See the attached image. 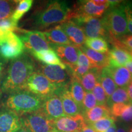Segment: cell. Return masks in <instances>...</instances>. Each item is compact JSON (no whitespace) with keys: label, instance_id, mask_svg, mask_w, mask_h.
Instances as JSON below:
<instances>
[{"label":"cell","instance_id":"16","mask_svg":"<svg viewBox=\"0 0 132 132\" xmlns=\"http://www.w3.org/2000/svg\"><path fill=\"white\" fill-rule=\"evenodd\" d=\"M61 27L72 45L77 47L84 45L86 37L80 26L72 21L67 20L61 23Z\"/></svg>","mask_w":132,"mask_h":132},{"label":"cell","instance_id":"25","mask_svg":"<svg viewBox=\"0 0 132 132\" xmlns=\"http://www.w3.org/2000/svg\"><path fill=\"white\" fill-rule=\"evenodd\" d=\"M99 82L105 90L107 97H110L113 94L114 92L118 88L115 82L112 79L111 75L109 73L107 67H104L101 69L99 77Z\"/></svg>","mask_w":132,"mask_h":132},{"label":"cell","instance_id":"8","mask_svg":"<svg viewBox=\"0 0 132 132\" xmlns=\"http://www.w3.org/2000/svg\"><path fill=\"white\" fill-rule=\"evenodd\" d=\"M23 127L30 132H53V120L50 119L41 109L21 117Z\"/></svg>","mask_w":132,"mask_h":132},{"label":"cell","instance_id":"5","mask_svg":"<svg viewBox=\"0 0 132 132\" xmlns=\"http://www.w3.org/2000/svg\"><path fill=\"white\" fill-rule=\"evenodd\" d=\"M24 47L19 36L8 32L0 37V58L14 60L24 54Z\"/></svg>","mask_w":132,"mask_h":132},{"label":"cell","instance_id":"15","mask_svg":"<svg viewBox=\"0 0 132 132\" xmlns=\"http://www.w3.org/2000/svg\"><path fill=\"white\" fill-rule=\"evenodd\" d=\"M69 87V85L58 86L55 94H56L61 100L65 116H75L81 114V109L72 98Z\"/></svg>","mask_w":132,"mask_h":132},{"label":"cell","instance_id":"18","mask_svg":"<svg viewBox=\"0 0 132 132\" xmlns=\"http://www.w3.org/2000/svg\"><path fill=\"white\" fill-rule=\"evenodd\" d=\"M106 67L117 86L126 88L131 80V74L129 71L123 66H107Z\"/></svg>","mask_w":132,"mask_h":132},{"label":"cell","instance_id":"29","mask_svg":"<svg viewBox=\"0 0 132 132\" xmlns=\"http://www.w3.org/2000/svg\"><path fill=\"white\" fill-rule=\"evenodd\" d=\"M32 4V0L19 1L16 8L14 9L12 16H11L12 19L16 22H19V21L23 17V16L30 10Z\"/></svg>","mask_w":132,"mask_h":132},{"label":"cell","instance_id":"7","mask_svg":"<svg viewBox=\"0 0 132 132\" xmlns=\"http://www.w3.org/2000/svg\"><path fill=\"white\" fill-rule=\"evenodd\" d=\"M58 86L50 82L40 72H34L26 82L25 89L39 97L43 100L55 93Z\"/></svg>","mask_w":132,"mask_h":132},{"label":"cell","instance_id":"44","mask_svg":"<svg viewBox=\"0 0 132 132\" xmlns=\"http://www.w3.org/2000/svg\"><path fill=\"white\" fill-rule=\"evenodd\" d=\"M17 132H30V131H29L27 128L24 127H22V128H21L20 130H19Z\"/></svg>","mask_w":132,"mask_h":132},{"label":"cell","instance_id":"11","mask_svg":"<svg viewBox=\"0 0 132 132\" xmlns=\"http://www.w3.org/2000/svg\"><path fill=\"white\" fill-rule=\"evenodd\" d=\"M87 123L81 114L53 120L54 132H80Z\"/></svg>","mask_w":132,"mask_h":132},{"label":"cell","instance_id":"39","mask_svg":"<svg viewBox=\"0 0 132 132\" xmlns=\"http://www.w3.org/2000/svg\"><path fill=\"white\" fill-rule=\"evenodd\" d=\"M128 97H129L130 101L132 102V75H131V80L130 83L128 84L127 86L126 87Z\"/></svg>","mask_w":132,"mask_h":132},{"label":"cell","instance_id":"48","mask_svg":"<svg viewBox=\"0 0 132 132\" xmlns=\"http://www.w3.org/2000/svg\"><path fill=\"white\" fill-rule=\"evenodd\" d=\"M1 58H0V61H1Z\"/></svg>","mask_w":132,"mask_h":132},{"label":"cell","instance_id":"22","mask_svg":"<svg viewBox=\"0 0 132 132\" xmlns=\"http://www.w3.org/2000/svg\"><path fill=\"white\" fill-rule=\"evenodd\" d=\"M31 54L38 61L48 65H57L64 69H67L65 64L61 61L55 52L52 48L40 52H33Z\"/></svg>","mask_w":132,"mask_h":132},{"label":"cell","instance_id":"46","mask_svg":"<svg viewBox=\"0 0 132 132\" xmlns=\"http://www.w3.org/2000/svg\"><path fill=\"white\" fill-rule=\"evenodd\" d=\"M128 132H132V126L130 127H128Z\"/></svg>","mask_w":132,"mask_h":132},{"label":"cell","instance_id":"31","mask_svg":"<svg viewBox=\"0 0 132 132\" xmlns=\"http://www.w3.org/2000/svg\"><path fill=\"white\" fill-rule=\"evenodd\" d=\"M16 1L0 0V20L11 18L14 11Z\"/></svg>","mask_w":132,"mask_h":132},{"label":"cell","instance_id":"32","mask_svg":"<svg viewBox=\"0 0 132 132\" xmlns=\"http://www.w3.org/2000/svg\"><path fill=\"white\" fill-rule=\"evenodd\" d=\"M18 22L14 21L12 18L0 20V37L8 32L18 31Z\"/></svg>","mask_w":132,"mask_h":132},{"label":"cell","instance_id":"34","mask_svg":"<svg viewBox=\"0 0 132 132\" xmlns=\"http://www.w3.org/2000/svg\"><path fill=\"white\" fill-rule=\"evenodd\" d=\"M97 105V101L92 92H86L82 104V115Z\"/></svg>","mask_w":132,"mask_h":132},{"label":"cell","instance_id":"26","mask_svg":"<svg viewBox=\"0 0 132 132\" xmlns=\"http://www.w3.org/2000/svg\"><path fill=\"white\" fill-rule=\"evenodd\" d=\"M69 89L72 98L81 109L82 101H83L86 92L80 82L75 79L71 78Z\"/></svg>","mask_w":132,"mask_h":132},{"label":"cell","instance_id":"47","mask_svg":"<svg viewBox=\"0 0 132 132\" xmlns=\"http://www.w3.org/2000/svg\"><path fill=\"white\" fill-rule=\"evenodd\" d=\"M1 64H0V73H1Z\"/></svg>","mask_w":132,"mask_h":132},{"label":"cell","instance_id":"42","mask_svg":"<svg viewBox=\"0 0 132 132\" xmlns=\"http://www.w3.org/2000/svg\"><path fill=\"white\" fill-rule=\"evenodd\" d=\"M80 132H95V131L87 124L86 126H85V127L82 128V129L81 130Z\"/></svg>","mask_w":132,"mask_h":132},{"label":"cell","instance_id":"45","mask_svg":"<svg viewBox=\"0 0 132 132\" xmlns=\"http://www.w3.org/2000/svg\"><path fill=\"white\" fill-rule=\"evenodd\" d=\"M1 83H2V82H1V79L0 78V97H1V94H2V91H1Z\"/></svg>","mask_w":132,"mask_h":132},{"label":"cell","instance_id":"37","mask_svg":"<svg viewBox=\"0 0 132 132\" xmlns=\"http://www.w3.org/2000/svg\"><path fill=\"white\" fill-rule=\"evenodd\" d=\"M123 122H129L132 121V102L127 103L126 106L120 115V118Z\"/></svg>","mask_w":132,"mask_h":132},{"label":"cell","instance_id":"27","mask_svg":"<svg viewBox=\"0 0 132 132\" xmlns=\"http://www.w3.org/2000/svg\"><path fill=\"white\" fill-rule=\"evenodd\" d=\"M130 102L125 87H118L110 97L107 99L106 105L111 108L114 104L128 103Z\"/></svg>","mask_w":132,"mask_h":132},{"label":"cell","instance_id":"24","mask_svg":"<svg viewBox=\"0 0 132 132\" xmlns=\"http://www.w3.org/2000/svg\"><path fill=\"white\" fill-rule=\"evenodd\" d=\"M100 71L101 69L97 68L91 69L79 80L78 81L86 92H92L96 84L99 82Z\"/></svg>","mask_w":132,"mask_h":132},{"label":"cell","instance_id":"3","mask_svg":"<svg viewBox=\"0 0 132 132\" xmlns=\"http://www.w3.org/2000/svg\"><path fill=\"white\" fill-rule=\"evenodd\" d=\"M102 22L110 38L119 39L127 34V20L123 1L113 6H110L101 17Z\"/></svg>","mask_w":132,"mask_h":132},{"label":"cell","instance_id":"10","mask_svg":"<svg viewBox=\"0 0 132 132\" xmlns=\"http://www.w3.org/2000/svg\"><path fill=\"white\" fill-rule=\"evenodd\" d=\"M83 30L86 38L102 37L106 40L108 34L101 18L81 17L72 20Z\"/></svg>","mask_w":132,"mask_h":132},{"label":"cell","instance_id":"28","mask_svg":"<svg viewBox=\"0 0 132 132\" xmlns=\"http://www.w3.org/2000/svg\"><path fill=\"white\" fill-rule=\"evenodd\" d=\"M85 45L86 47L101 53H108L109 51L108 42L102 37L86 38Z\"/></svg>","mask_w":132,"mask_h":132},{"label":"cell","instance_id":"23","mask_svg":"<svg viewBox=\"0 0 132 132\" xmlns=\"http://www.w3.org/2000/svg\"><path fill=\"white\" fill-rule=\"evenodd\" d=\"M87 124L93 123L102 119L112 117L110 108L107 105H97L82 114Z\"/></svg>","mask_w":132,"mask_h":132},{"label":"cell","instance_id":"35","mask_svg":"<svg viewBox=\"0 0 132 132\" xmlns=\"http://www.w3.org/2000/svg\"><path fill=\"white\" fill-rule=\"evenodd\" d=\"M123 5L127 20V34L132 35V1H123Z\"/></svg>","mask_w":132,"mask_h":132},{"label":"cell","instance_id":"14","mask_svg":"<svg viewBox=\"0 0 132 132\" xmlns=\"http://www.w3.org/2000/svg\"><path fill=\"white\" fill-rule=\"evenodd\" d=\"M22 127L17 114L6 108L0 110V132H17Z\"/></svg>","mask_w":132,"mask_h":132},{"label":"cell","instance_id":"13","mask_svg":"<svg viewBox=\"0 0 132 132\" xmlns=\"http://www.w3.org/2000/svg\"><path fill=\"white\" fill-rule=\"evenodd\" d=\"M40 109L51 120H55L65 116L61 100L55 93L50 95L43 100Z\"/></svg>","mask_w":132,"mask_h":132},{"label":"cell","instance_id":"49","mask_svg":"<svg viewBox=\"0 0 132 132\" xmlns=\"http://www.w3.org/2000/svg\"><path fill=\"white\" fill-rule=\"evenodd\" d=\"M53 132H54V131H53Z\"/></svg>","mask_w":132,"mask_h":132},{"label":"cell","instance_id":"19","mask_svg":"<svg viewBox=\"0 0 132 132\" xmlns=\"http://www.w3.org/2000/svg\"><path fill=\"white\" fill-rule=\"evenodd\" d=\"M110 57L108 66L120 67L123 66L128 62L132 61V56L125 50L116 47H113L109 50Z\"/></svg>","mask_w":132,"mask_h":132},{"label":"cell","instance_id":"40","mask_svg":"<svg viewBox=\"0 0 132 132\" xmlns=\"http://www.w3.org/2000/svg\"><path fill=\"white\" fill-rule=\"evenodd\" d=\"M128 127L126 125H121L118 128H117L116 132H128Z\"/></svg>","mask_w":132,"mask_h":132},{"label":"cell","instance_id":"41","mask_svg":"<svg viewBox=\"0 0 132 132\" xmlns=\"http://www.w3.org/2000/svg\"><path fill=\"white\" fill-rule=\"evenodd\" d=\"M124 66L125 68L129 71L130 73H131L132 75V61H130L128 62L127 63L125 64V65Z\"/></svg>","mask_w":132,"mask_h":132},{"label":"cell","instance_id":"38","mask_svg":"<svg viewBox=\"0 0 132 132\" xmlns=\"http://www.w3.org/2000/svg\"><path fill=\"white\" fill-rule=\"evenodd\" d=\"M127 103H116L114 104L111 108H110V111H111V116L114 118H120V115L126 106Z\"/></svg>","mask_w":132,"mask_h":132},{"label":"cell","instance_id":"12","mask_svg":"<svg viewBox=\"0 0 132 132\" xmlns=\"http://www.w3.org/2000/svg\"><path fill=\"white\" fill-rule=\"evenodd\" d=\"M38 72L58 86L69 85L72 78L67 69H64L57 65H41L39 66Z\"/></svg>","mask_w":132,"mask_h":132},{"label":"cell","instance_id":"36","mask_svg":"<svg viewBox=\"0 0 132 132\" xmlns=\"http://www.w3.org/2000/svg\"><path fill=\"white\" fill-rule=\"evenodd\" d=\"M75 65L78 66V67H85V68L89 69L95 68V67L89 60V59L86 56L85 54H84L82 52V51L79 48L78 49V60H77V64H75Z\"/></svg>","mask_w":132,"mask_h":132},{"label":"cell","instance_id":"1","mask_svg":"<svg viewBox=\"0 0 132 132\" xmlns=\"http://www.w3.org/2000/svg\"><path fill=\"white\" fill-rule=\"evenodd\" d=\"M35 70L32 57L24 53L11 61L7 74L1 83V91L6 94L25 89L26 82Z\"/></svg>","mask_w":132,"mask_h":132},{"label":"cell","instance_id":"20","mask_svg":"<svg viewBox=\"0 0 132 132\" xmlns=\"http://www.w3.org/2000/svg\"><path fill=\"white\" fill-rule=\"evenodd\" d=\"M78 48L89 59L95 68L102 69L108 65L109 60H110L108 53H101L95 52L93 50L86 47L85 45H82Z\"/></svg>","mask_w":132,"mask_h":132},{"label":"cell","instance_id":"6","mask_svg":"<svg viewBox=\"0 0 132 132\" xmlns=\"http://www.w3.org/2000/svg\"><path fill=\"white\" fill-rule=\"evenodd\" d=\"M109 7V1L106 4L101 6H97L94 0L79 1L74 5L72 9H70L66 21L81 17L101 18Z\"/></svg>","mask_w":132,"mask_h":132},{"label":"cell","instance_id":"43","mask_svg":"<svg viewBox=\"0 0 132 132\" xmlns=\"http://www.w3.org/2000/svg\"><path fill=\"white\" fill-rule=\"evenodd\" d=\"M116 130H117V125L115 124H113L111 127H110L108 129H107L105 131H104L103 132H116Z\"/></svg>","mask_w":132,"mask_h":132},{"label":"cell","instance_id":"33","mask_svg":"<svg viewBox=\"0 0 132 132\" xmlns=\"http://www.w3.org/2000/svg\"><path fill=\"white\" fill-rule=\"evenodd\" d=\"M92 92L96 99L97 105H106L108 97L100 82H97Z\"/></svg>","mask_w":132,"mask_h":132},{"label":"cell","instance_id":"9","mask_svg":"<svg viewBox=\"0 0 132 132\" xmlns=\"http://www.w3.org/2000/svg\"><path fill=\"white\" fill-rule=\"evenodd\" d=\"M17 32L20 33L19 37L23 44L24 49L31 53L51 48L43 32L24 30L20 28Z\"/></svg>","mask_w":132,"mask_h":132},{"label":"cell","instance_id":"4","mask_svg":"<svg viewBox=\"0 0 132 132\" xmlns=\"http://www.w3.org/2000/svg\"><path fill=\"white\" fill-rule=\"evenodd\" d=\"M69 7L66 1H52L36 15L34 23L37 28H44L53 24L64 23L67 19L70 12Z\"/></svg>","mask_w":132,"mask_h":132},{"label":"cell","instance_id":"17","mask_svg":"<svg viewBox=\"0 0 132 132\" xmlns=\"http://www.w3.org/2000/svg\"><path fill=\"white\" fill-rule=\"evenodd\" d=\"M50 46L65 66L74 65L77 64L78 60V47L72 45H50Z\"/></svg>","mask_w":132,"mask_h":132},{"label":"cell","instance_id":"21","mask_svg":"<svg viewBox=\"0 0 132 132\" xmlns=\"http://www.w3.org/2000/svg\"><path fill=\"white\" fill-rule=\"evenodd\" d=\"M43 32L50 45H72L61 25L54 26Z\"/></svg>","mask_w":132,"mask_h":132},{"label":"cell","instance_id":"2","mask_svg":"<svg viewBox=\"0 0 132 132\" xmlns=\"http://www.w3.org/2000/svg\"><path fill=\"white\" fill-rule=\"evenodd\" d=\"M43 100L26 90L10 94L4 102V108L17 114L20 117L40 109Z\"/></svg>","mask_w":132,"mask_h":132},{"label":"cell","instance_id":"30","mask_svg":"<svg viewBox=\"0 0 132 132\" xmlns=\"http://www.w3.org/2000/svg\"><path fill=\"white\" fill-rule=\"evenodd\" d=\"M115 120L113 117H108V118L102 119L87 125L95 132H103L111 127L113 124H114Z\"/></svg>","mask_w":132,"mask_h":132}]
</instances>
